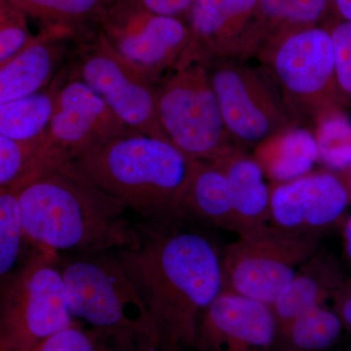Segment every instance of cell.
<instances>
[{
	"mask_svg": "<svg viewBox=\"0 0 351 351\" xmlns=\"http://www.w3.org/2000/svg\"><path fill=\"white\" fill-rule=\"evenodd\" d=\"M191 162L169 141L131 133L90 147L73 163L147 223L182 226L180 197Z\"/></svg>",
	"mask_w": 351,
	"mask_h": 351,
	"instance_id": "obj_3",
	"label": "cell"
},
{
	"mask_svg": "<svg viewBox=\"0 0 351 351\" xmlns=\"http://www.w3.org/2000/svg\"><path fill=\"white\" fill-rule=\"evenodd\" d=\"M152 12L169 17H188L195 0H131Z\"/></svg>",
	"mask_w": 351,
	"mask_h": 351,
	"instance_id": "obj_31",
	"label": "cell"
},
{
	"mask_svg": "<svg viewBox=\"0 0 351 351\" xmlns=\"http://www.w3.org/2000/svg\"><path fill=\"white\" fill-rule=\"evenodd\" d=\"M0 351H8V350H4V348H0Z\"/></svg>",
	"mask_w": 351,
	"mask_h": 351,
	"instance_id": "obj_38",
	"label": "cell"
},
{
	"mask_svg": "<svg viewBox=\"0 0 351 351\" xmlns=\"http://www.w3.org/2000/svg\"><path fill=\"white\" fill-rule=\"evenodd\" d=\"M34 36L27 16L7 0H0V66L22 52Z\"/></svg>",
	"mask_w": 351,
	"mask_h": 351,
	"instance_id": "obj_28",
	"label": "cell"
},
{
	"mask_svg": "<svg viewBox=\"0 0 351 351\" xmlns=\"http://www.w3.org/2000/svg\"><path fill=\"white\" fill-rule=\"evenodd\" d=\"M61 85L57 80L48 89L0 104V135L16 141L43 137L52 119Z\"/></svg>",
	"mask_w": 351,
	"mask_h": 351,
	"instance_id": "obj_21",
	"label": "cell"
},
{
	"mask_svg": "<svg viewBox=\"0 0 351 351\" xmlns=\"http://www.w3.org/2000/svg\"><path fill=\"white\" fill-rule=\"evenodd\" d=\"M269 39L278 32L322 25L331 16V0H260Z\"/></svg>",
	"mask_w": 351,
	"mask_h": 351,
	"instance_id": "obj_23",
	"label": "cell"
},
{
	"mask_svg": "<svg viewBox=\"0 0 351 351\" xmlns=\"http://www.w3.org/2000/svg\"><path fill=\"white\" fill-rule=\"evenodd\" d=\"M254 149L253 156L274 184L311 174L314 164L319 161L315 136L304 127L295 126L277 134Z\"/></svg>",
	"mask_w": 351,
	"mask_h": 351,
	"instance_id": "obj_20",
	"label": "cell"
},
{
	"mask_svg": "<svg viewBox=\"0 0 351 351\" xmlns=\"http://www.w3.org/2000/svg\"><path fill=\"white\" fill-rule=\"evenodd\" d=\"M58 254L34 249L1 280L0 348L32 351L44 339L80 324L69 311Z\"/></svg>",
	"mask_w": 351,
	"mask_h": 351,
	"instance_id": "obj_6",
	"label": "cell"
},
{
	"mask_svg": "<svg viewBox=\"0 0 351 351\" xmlns=\"http://www.w3.org/2000/svg\"><path fill=\"white\" fill-rule=\"evenodd\" d=\"M100 341L96 332L76 324L44 339L32 351H99Z\"/></svg>",
	"mask_w": 351,
	"mask_h": 351,
	"instance_id": "obj_30",
	"label": "cell"
},
{
	"mask_svg": "<svg viewBox=\"0 0 351 351\" xmlns=\"http://www.w3.org/2000/svg\"><path fill=\"white\" fill-rule=\"evenodd\" d=\"M277 351H292V350H286V348H281V346H278V348H277Z\"/></svg>",
	"mask_w": 351,
	"mask_h": 351,
	"instance_id": "obj_37",
	"label": "cell"
},
{
	"mask_svg": "<svg viewBox=\"0 0 351 351\" xmlns=\"http://www.w3.org/2000/svg\"><path fill=\"white\" fill-rule=\"evenodd\" d=\"M182 226H137L140 244L115 257L142 298L159 351L195 348L201 317L223 291L221 255L204 235Z\"/></svg>",
	"mask_w": 351,
	"mask_h": 351,
	"instance_id": "obj_1",
	"label": "cell"
},
{
	"mask_svg": "<svg viewBox=\"0 0 351 351\" xmlns=\"http://www.w3.org/2000/svg\"><path fill=\"white\" fill-rule=\"evenodd\" d=\"M343 324L335 309L314 307L279 326L278 346L292 351H324L338 341Z\"/></svg>",
	"mask_w": 351,
	"mask_h": 351,
	"instance_id": "obj_22",
	"label": "cell"
},
{
	"mask_svg": "<svg viewBox=\"0 0 351 351\" xmlns=\"http://www.w3.org/2000/svg\"><path fill=\"white\" fill-rule=\"evenodd\" d=\"M317 248L316 235L272 225L242 232L221 255L223 290L270 306Z\"/></svg>",
	"mask_w": 351,
	"mask_h": 351,
	"instance_id": "obj_8",
	"label": "cell"
},
{
	"mask_svg": "<svg viewBox=\"0 0 351 351\" xmlns=\"http://www.w3.org/2000/svg\"><path fill=\"white\" fill-rule=\"evenodd\" d=\"M96 20L113 47L154 85L175 69L191 41L184 21L131 0H108Z\"/></svg>",
	"mask_w": 351,
	"mask_h": 351,
	"instance_id": "obj_11",
	"label": "cell"
},
{
	"mask_svg": "<svg viewBox=\"0 0 351 351\" xmlns=\"http://www.w3.org/2000/svg\"><path fill=\"white\" fill-rule=\"evenodd\" d=\"M345 282L332 258L316 253L302 265L270 306L279 326L314 307L324 306Z\"/></svg>",
	"mask_w": 351,
	"mask_h": 351,
	"instance_id": "obj_19",
	"label": "cell"
},
{
	"mask_svg": "<svg viewBox=\"0 0 351 351\" xmlns=\"http://www.w3.org/2000/svg\"><path fill=\"white\" fill-rule=\"evenodd\" d=\"M156 106L168 141L189 160L216 162L237 147L226 129L206 64H177L156 85Z\"/></svg>",
	"mask_w": 351,
	"mask_h": 351,
	"instance_id": "obj_7",
	"label": "cell"
},
{
	"mask_svg": "<svg viewBox=\"0 0 351 351\" xmlns=\"http://www.w3.org/2000/svg\"><path fill=\"white\" fill-rule=\"evenodd\" d=\"M348 186L332 173H311L274 184L270 195V223L290 232L317 234L334 226L350 204Z\"/></svg>",
	"mask_w": 351,
	"mask_h": 351,
	"instance_id": "obj_15",
	"label": "cell"
},
{
	"mask_svg": "<svg viewBox=\"0 0 351 351\" xmlns=\"http://www.w3.org/2000/svg\"><path fill=\"white\" fill-rule=\"evenodd\" d=\"M25 240L38 250L93 254L140 244L125 205L98 188L73 162L45 171L19 191Z\"/></svg>",
	"mask_w": 351,
	"mask_h": 351,
	"instance_id": "obj_2",
	"label": "cell"
},
{
	"mask_svg": "<svg viewBox=\"0 0 351 351\" xmlns=\"http://www.w3.org/2000/svg\"><path fill=\"white\" fill-rule=\"evenodd\" d=\"M256 57L276 82L295 126L313 132L323 115L345 108L334 45L323 25L278 32Z\"/></svg>",
	"mask_w": 351,
	"mask_h": 351,
	"instance_id": "obj_5",
	"label": "cell"
},
{
	"mask_svg": "<svg viewBox=\"0 0 351 351\" xmlns=\"http://www.w3.org/2000/svg\"><path fill=\"white\" fill-rule=\"evenodd\" d=\"M44 27L62 25L75 31L85 20L97 19L108 0H7Z\"/></svg>",
	"mask_w": 351,
	"mask_h": 351,
	"instance_id": "obj_25",
	"label": "cell"
},
{
	"mask_svg": "<svg viewBox=\"0 0 351 351\" xmlns=\"http://www.w3.org/2000/svg\"><path fill=\"white\" fill-rule=\"evenodd\" d=\"M341 294L346 295V297L351 298V280L346 281L341 288L338 291Z\"/></svg>",
	"mask_w": 351,
	"mask_h": 351,
	"instance_id": "obj_34",
	"label": "cell"
},
{
	"mask_svg": "<svg viewBox=\"0 0 351 351\" xmlns=\"http://www.w3.org/2000/svg\"><path fill=\"white\" fill-rule=\"evenodd\" d=\"M334 16L351 22V0H331Z\"/></svg>",
	"mask_w": 351,
	"mask_h": 351,
	"instance_id": "obj_32",
	"label": "cell"
},
{
	"mask_svg": "<svg viewBox=\"0 0 351 351\" xmlns=\"http://www.w3.org/2000/svg\"><path fill=\"white\" fill-rule=\"evenodd\" d=\"M69 311L122 351H159L152 318L114 256H89L61 269Z\"/></svg>",
	"mask_w": 351,
	"mask_h": 351,
	"instance_id": "obj_4",
	"label": "cell"
},
{
	"mask_svg": "<svg viewBox=\"0 0 351 351\" xmlns=\"http://www.w3.org/2000/svg\"><path fill=\"white\" fill-rule=\"evenodd\" d=\"M82 54L76 69L78 78L134 131L168 141L157 117L156 85L129 63L101 32Z\"/></svg>",
	"mask_w": 351,
	"mask_h": 351,
	"instance_id": "obj_13",
	"label": "cell"
},
{
	"mask_svg": "<svg viewBox=\"0 0 351 351\" xmlns=\"http://www.w3.org/2000/svg\"><path fill=\"white\" fill-rule=\"evenodd\" d=\"M348 351H351V350H348Z\"/></svg>",
	"mask_w": 351,
	"mask_h": 351,
	"instance_id": "obj_39",
	"label": "cell"
},
{
	"mask_svg": "<svg viewBox=\"0 0 351 351\" xmlns=\"http://www.w3.org/2000/svg\"><path fill=\"white\" fill-rule=\"evenodd\" d=\"M41 138L16 141L0 135V191L17 188L31 165Z\"/></svg>",
	"mask_w": 351,
	"mask_h": 351,
	"instance_id": "obj_27",
	"label": "cell"
},
{
	"mask_svg": "<svg viewBox=\"0 0 351 351\" xmlns=\"http://www.w3.org/2000/svg\"><path fill=\"white\" fill-rule=\"evenodd\" d=\"M75 31L62 25L44 27L22 52L0 66V104L24 98L49 84L63 59L64 43Z\"/></svg>",
	"mask_w": 351,
	"mask_h": 351,
	"instance_id": "obj_16",
	"label": "cell"
},
{
	"mask_svg": "<svg viewBox=\"0 0 351 351\" xmlns=\"http://www.w3.org/2000/svg\"><path fill=\"white\" fill-rule=\"evenodd\" d=\"M186 221L240 232L228 180L216 163L193 161L180 197Z\"/></svg>",
	"mask_w": 351,
	"mask_h": 351,
	"instance_id": "obj_17",
	"label": "cell"
},
{
	"mask_svg": "<svg viewBox=\"0 0 351 351\" xmlns=\"http://www.w3.org/2000/svg\"><path fill=\"white\" fill-rule=\"evenodd\" d=\"M188 20L191 41L178 64L247 62L269 38L260 0H195Z\"/></svg>",
	"mask_w": 351,
	"mask_h": 351,
	"instance_id": "obj_12",
	"label": "cell"
},
{
	"mask_svg": "<svg viewBox=\"0 0 351 351\" xmlns=\"http://www.w3.org/2000/svg\"><path fill=\"white\" fill-rule=\"evenodd\" d=\"M319 162L332 171H351V121L343 108L323 115L313 129Z\"/></svg>",
	"mask_w": 351,
	"mask_h": 351,
	"instance_id": "obj_24",
	"label": "cell"
},
{
	"mask_svg": "<svg viewBox=\"0 0 351 351\" xmlns=\"http://www.w3.org/2000/svg\"><path fill=\"white\" fill-rule=\"evenodd\" d=\"M322 25L331 36L339 91L348 105L351 103V22L332 15Z\"/></svg>",
	"mask_w": 351,
	"mask_h": 351,
	"instance_id": "obj_29",
	"label": "cell"
},
{
	"mask_svg": "<svg viewBox=\"0 0 351 351\" xmlns=\"http://www.w3.org/2000/svg\"><path fill=\"white\" fill-rule=\"evenodd\" d=\"M206 66L226 129L237 147L256 149L295 127L276 82L262 66L233 60Z\"/></svg>",
	"mask_w": 351,
	"mask_h": 351,
	"instance_id": "obj_9",
	"label": "cell"
},
{
	"mask_svg": "<svg viewBox=\"0 0 351 351\" xmlns=\"http://www.w3.org/2000/svg\"><path fill=\"white\" fill-rule=\"evenodd\" d=\"M279 324L271 307L223 290L201 317L199 351H277Z\"/></svg>",
	"mask_w": 351,
	"mask_h": 351,
	"instance_id": "obj_14",
	"label": "cell"
},
{
	"mask_svg": "<svg viewBox=\"0 0 351 351\" xmlns=\"http://www.w3.org/2000/svg\"><path fill=\"white\" fill-rule=\"evenodd\" d=\"M225 173L237 221L239 234L270 223L271 189L265 184L262 166L244 149L237 147L216 161Z\"/></svg>",
	"mask_w": 351,
	"mask_h": 351,
	"instance_id": "obj_18",
	"label": "cell"
},
{
	"mask_svg": "<svg viewBox=\"0 0 351 351\" xmlns=\"http://www.w3.org/2000/svg\"><path fill=\"white\" fill-rule=\"evenodd\" d=\"M25 240L19 193L0 191V277L7 278L17 269Z\"/></svg>",
	"mask_w": 351,
	"mask_h": 351,
	"instance_id": "obj_26",
	"label": "cell"
},
{
	"mask_svg": "<svg viewBox=\"0 0 351 351\" xmlns=\"http://www.w3.org/2000/svg\"><path fill=\"white\" fill-rule=\"evenodd\" d=\"M131 133L138 132L127 126L91 87L80 78H71L59 88L52 119L20 188L45 171L73 162L104 141Z\"/></svg>",
	"mask_w": 351,
	"mask_h": 351,
	"instance_id": "obj_10",
	"label": "cell"
},
{
	"mask_svg": "<svg viewBox=\"0 0 351 351\" xmlns=\"http://www.w3.org/2000/svg\"><path fill=\"white\" fill-rule=\"evenodd\" d=\"M343 239H345L346 254L351 263V217L346 221L343 228Z\"/></svg>",
	"mask_w": 351,
	"mask_h": 351,
	"instance_id": "obj_33",
	"label": "cell"
},
{
	"mask_svg": "<svg viewBox=\"0 0 351 351\" xmlns=\"http://www.w3.org/2000/svg\"><path fill=\"white\" fill-rule=\"evenodd\" d=\"M99 351H122L117 350L114 346H108L107 343H104V341H100V346H99Z\"/></svg>",
	"mask_w": 351,
	"mask_h": 351,
	"instance_id": "obj_35",
	"label": "cell"
},
{
	"mask_svg": "<svg viewBox=\"0 0 351 351\" xmlns=\"http://www.w3.org/2000/svg\"><path fill=\"white\" fill-rule=\"evenodd\" d=\"M350 173V184H348V189H350V195H351V171L350 172H348Z\"/></svg>",
	"mask_w": 351,
	"mask_h": 351,
	"instance_id": "obj_36",
	"label": "cell"
}]
</instances>
